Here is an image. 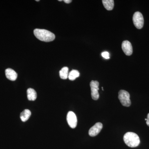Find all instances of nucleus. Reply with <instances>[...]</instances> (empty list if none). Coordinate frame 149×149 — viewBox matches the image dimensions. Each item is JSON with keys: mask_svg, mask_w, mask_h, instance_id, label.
Here are the masks:
<instances>
[{"mask_svg": "<svg viewBox=\"0 0 149 149\" xmlns=\"http://www.w3.org/2000/svg\"><path fill=\"white\" fill-rule=\"evenodd\" d=\"M102 56L105 59L110 58L109 53L107 52H104L102 53Z\"/></svg>", "mask_w": 149, "mask_h": 149, "instance_id": "15", "label": "nucleus"}, {"mask_svg": "<svg viewBox=\"0 0 149 149\" xmlns=\"http://www.w3.org/2000/svg\"><path fill=\"white\" fill-rule=\"evenodd\" d=\"M64 1L65 3H70L72 2V1L71 0H64Z\"/></svg>", "mask_w": 149, "mask_h": 149, "instance_id": "17", "label": "nucleus"}, {"mask_svg": "<svg viewBox=\"0 0 149 149\" xmlns=\"http://www.w3.org/2000/svg\"><path fill=\"white\" fill-rule=\"evenodd\" d=\"M36 1H40V0H36Z\"/></svg>", "mask_w": 149, "mask_h": 149, "instance_id": "18", "label": "nucleus"}, {"mask_svg": "<svg viewBox=\"0 0 149 149\" xmlns=\"http://www.w3.org/2000/svg\"><path fill=\"white\" fill-rule=\"evenodd\" d=\"M80 76V72L76 70H72L68 74V78L70 80L73 81Z\"/></svg>", "mask_w": 149, "mask_h": 149, "instance_id": "14", "label": "nucleus"}, {"mask_svg": "<svg viewBox=\"0 0 149 149\" xmlns=\"http://www.w3.org/2000/svg\"><path fill=\"white\" fill-rule=\"evenodd\" d=\"M67 120L70 128H74L77 126V118L73 112H68L67 115Z\"/></svg>", "mask_w": 149, "mask_h": 149, "instance_id": "6", "label": "nucleus"}, {"mask_svg": "<svg viewBox=\"0 0 149 149\" xmlns=\"http://www.w3.org/2000/svg\"><path fill=\"white\" fill-rule=\"evenodd\" d=\"M123 140L125 144L130 148H136L140 143L139 136L133 132H128L125 133L123 137Z\"/></svg>", "mask_w": 149, "mask_h": 149, "instance_id": "2", "label": "nucleus"}, {"mask_svg": "<svg viewBox=\"0 0 149 149\" xmlns=\"http://www.w3.org/2000/svg\"><path fill=\"white\" fill-rule=\"evenodd\" d=\"M118 99L123 106L128 107L131 105L130 95L127 91L120 90L118 92Z\"/></svg>", "mask_w": 149, "mask_h": 149, "instance_id": "3", "label": "nucleus"}, {"mask_svg": "<svg viewBox=\"0 0 149 149\" xmlns=\"http://www.w3.org/2000/svg\"><path fill=\"white\" fill-rule=\"evenodd\" d=\"M105 8L108 10H111L114 7V1L113 0H103L102 1Z\"/></svg>", "mask_w": 149, "mask_h": 149, "instance_id": "11", "label": "nucleus"}, {"mask_svg": "<svg viewBox=\"0 0 149 149\" xmlns=\"http://www.w3.org/2000/svg\"><path fill=\"white\" fill-rule=\"evenodd\" d=\"M145 120H147V118H145Z\"/></svg>", "mask_w": 149, "mask_h": 149, "instance_id": "20", "label": "nucleus"}, {"mask_svg": "<svg viewBox=\"0 0 149 149\" xmlns=\"http://www.w3.org/2000/svg\"><path fill=\"white\" fill-rule=\"evenodd\" d=\"M103 125L101 123H96L94 126L90 128L89 131V134L91 137L97 136L100 132L102 128Z\"/></svg>", "mask_w": 149, "mask_h": 149, "instance_id": "7", "label": "nucleus"}, {"mask_svg": "<svg viewBox=\"0 0 149 149\" xmlns=\"http://www.w3.org/2000/svg\"><path fill=\"white\" fill-rule=\"evenodd\" d=\"M5 73L6 77L8 80L11 81H15L17 78V73L11 68H8L6 69Z\"/></svg>", "mask_w": 149, "mask_h": 149, "instance_id": "9", "label": "nucleus"}, {"mask_svg": "<svg viewBox=\"0 0 149 149\" xmlns=\"http://www.w3.org/2000/svg\"><path fill=\"white\" fill-rule=\"evenodd\" d=\"M133 24L138 29H141L143 27L144 18L142 14L140 12H136L133 15Z\"/></svg>", "mask_w": 149, "mask_h": 149, "instance_id": "4", "label": "nucleus"}, {"mask_svg": "<svg viewBox=\"0 0 149 149\" xmlns=\"http://www.w3.org/2000/svg\"><path fill=\"white\" fill-rule=\"evenodd\" d=\"M31 112L29 109H25L20 113V118L22 121L25 122L29 119Z\"/></svg>", "mask_w": 149, "mask_h": 149, "instance_id": "12", "label": "nucleus"}, {"mask_svg": "<svg viewBox=\"0 0 149 149\" xmlns=\"http://www.w3.org/2000/svg\"><path fill=\"white\" fill-rule=\"evenodd\" d=\"M99 83L97 81L92 80L90 83L91 88V96L92 99L95 100H97L99 98L98 91Z\"/></svg>", "mask_w": 149, "mask_h": 149, "instance_id": "5", "label": "nucleus"}, {"mask_svg": "<svg viewBox=\"0 0 149 149\" xmlns=\"http://www.w3.org/2000/svg\"><path fill=\"white\" fill-rule=\"evenodd\" d=\"M27 97L29 100L35 101L37 99V93L34 89L29 88L27 90Z\"/></svg>", "mask_w": 149, "mask_h": 149, "instance_id": "10", "label": "nucleus"}, {"mask_svg": "<svg viewBox=\"0 0 149 149\" xmlns=\"http://www.w3.org/2000/svg\"><path fill=\"white\" fill-rule=\"evenodd\" d=\"M58 1H62V0H58Z\"/></svg>", "mask_w": 149, "mask_h": 149, "instance_id": "19", "label": "nucleus"}, {"mask_svg": "<svg viewBox=\"0 0 149 149\" xmlns=\"http://www.w3.org/2000/svg\"><path fill=\"white\" fill-rule=\"evenodd\" d=\"M34 34L38 40L43 42H52L55 38L54 34L46 29H35L34 30Z\"/></svg>", "mask_w": 149, "mask_h": 149, "instance_id": "1", "label": "nucleus"}, {"mask_svg": "<svg viewBox=\"0 0 149 149\" xmlns=\"http://www.w3.org/2000/svg\"><path fill=\"white\" fill-rule=\"evenodd\" d=\"M68 68L67 67H64L59 71L60 77L63 80L68 78Z\"/></svg>", "mask_w": 149, "mask_h": 149, "instance_id": "13", "label": "nucleus"}, {"mask_svg": "<svg viewBox=\"0 0 149 149\" xmlns=\"http://www.w3.org/2000/svg\"><path fill=\"white\" fill-rule=\"evenodd\" d=\"M146 124L148 126H149V113L148 114V116H147Z\"/></svg>", "mask_w": 149, "mask_h": 149, "instance_id": "16", "label": "nucleus"}, {"mask_svg": "<svg viewBox=\"0 0 149 149\" xmlns=\"http://www.w3.org/2000/svg\"><path fill=\"white\" fill-rule=\"evenodd\" d=\"M122 49L126 55L130 56L133 54V49L132 45L130 42L127 40L123 42Z\"/></svg>", "mask_w": 149, "mask_h": 149, "instance_id": "8", "label": "nucleus"}]
</instances>
